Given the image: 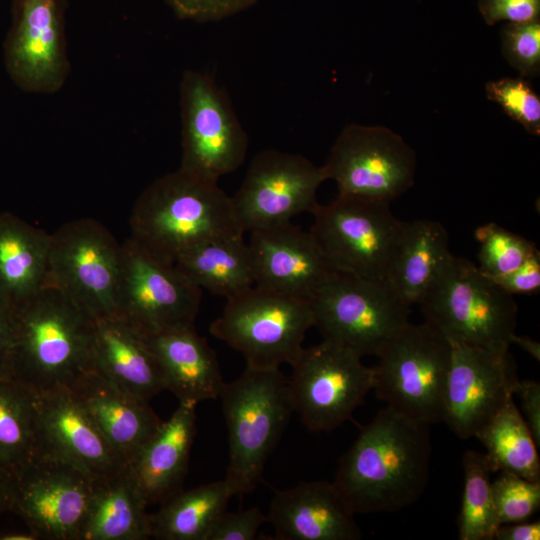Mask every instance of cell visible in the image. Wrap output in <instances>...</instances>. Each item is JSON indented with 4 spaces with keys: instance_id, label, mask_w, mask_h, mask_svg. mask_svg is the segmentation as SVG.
<instances>
[{
    "instance_id": "cell-39",
    "label": "cell",
    "mask_w": 540,
    "mask_h": 540,
    "mask_svg": "<svg viewBox=\"0 0 540 540\" xmlns=\"http://www.w3.org/2000/svg\"><path fill=\"white\" fill-rule=\"evenodd\" d=\"M257 0H166L182 19L207 22L223 19L247 9Z\"/></svg>"
},
{
    "instance_id": "cell-18",
    "label": "cell",
    "mask_w": 540,
    "mask_h": 540,
    "mask_svg": "<svg viewBox=\"0 0 540 540\" xmlns=\"http://www.w3.org/2000/svg\"><path fill=\"white\" fill-rule=\"evenodd\" d=\"M444 422L460 438L475 435L513 398L518 381L513 357L451 342Z\"/></svg>"
},
{
    "instance_id": "cell-3",
    "label": "cell",
    "mask_w": 540,
    "mask_h": 540,
    "mask_svg": "<svg viewBox=\"0 0 540 540\" xmlns=\"http://www.w3.org/2000/svg\"><path fill=\"white\" fill-rule=\"evenodd\" d=\"M10 376L34 393L70 388L93 366L95 319L47 284L13 309Z\"/></svg>"
},
{
    "instance_id": "cell-7",
    "label": "cell",
    "mask_w": 540,
    "mask_h": 540,
    "mask_svg": "<svg viewBox=\"0 0 540 540\" xmlns=\"http://www.w3.org/2000/svg\"><path fill=\"white\" fill-rule=\"evenodd\" d=\"M226 300L209 330L240 352L247 367L277 369L295 360L314 324L309 301L255 285Z\"/></svg>"
},
{
    "instance_id": "cell-41",
    "label": "cell",
    "mask_w": 540,
    "mask_h": 540,
    "mask_svg": "<svg viewBox=\"0 0 540 540\" xmlns=\"http://www.w3.org/2000/svg\"><path fill=\"white\" fill-rule=\"evenodd\" d=\"M491 278L500 288L511 295L533 294L540 289V252L535 251L515 270Z\"/></svg>"
},
{
    "instance_id": "cell-35",
    "label": "cell",
    "mask_w": 540,
    "mask_h": 540,
    "mask_svg": "<svg viewBox=\"0 0 540 540\" xmlns=\"http://www.w3.org/2000/svg\"><path fill=\"white\" fill-rule=\"evenodd\" d=\"M487 98L498 104L527 133L540 135V97L528 79L504 77L485 85Z\"/></svg>"
},
{
    "instance_id": "cell-8",
    "label": "cell",
    "mask_w": 540,
    "mask_h": 540,
    "mask_svg": "<svg viewBox=\"0 0 540 540\" xmlns=\"http://www.w3.org/2000/svg\"><path fill=\"white\" fill-rule=\"evenodd\" d=\"M323 339L360 357L377 356L408 322L411 305L387 280L337 272L310 301Z\"/></svg>"
},
{
    "instance_id": "cell-17",
    "label": "cell",
    "mask_w": 540,
    "mask_h": 540,
    "mask_svg": "<svg viewBox=\"0 0 540 540\" xmlns=\"http://www.w3.org/2000/svg\"><path fill=\"white\" fill-rule=\"evenodd\" d=\"M12 3V24L3 47L8 75L25 92L59 91L70 71L65 35L67 0Z\"/></svg>"
},
{
    "instance_id": "cell-40",
    "label": "cell",
    "mask_w": 540,
    "mask_h": 540,
    "mask_svg": "<svg viewBox=\"0 0 540 540\" xmlns=\"http://www.w3.org/2000/svg\"><path fill=\"white\" fill-rule=\"evenodd\" d=\"M478 8L487 25L531 22L540 16V0H478Z\"/></svg>"
},
{
    "instance_id": "cell-12",
    "label": "cell",
    "mask_w": 540,
    "mask_h": 540,
    "mask_svg": "<svg viewBox=\"0 0 540 540\" xmlns=\"http://www.w3.org/2000/svg\"><path fill=\"white\" fill-rule=\"evenodd\" d=\"M353 351L323 340L302 348L289 386L303 424L313 432L331 431L348 420L373 389V368Z\"/></svg>"
},
{
    "instance_id": "cell-19",
    "label": "cell",
    "mask_w": 540,
    "mask_h": 540,
    "mask_svg": "<svg viewBox=\"0 0 540 540\" xmlns=\"http://www.w3.org/2000/svg\"><path fill=\"white\" fill-rule=\"evenodd\" d=\"M250 233L255 286L310 302L338 272L311 232L290 221Z\"/></svg>"
},
{
    "instance_id": "cell-26",
    "label": "cell",
    "mask_w": 540,
    "mask_h": 540,
    "mask_svg": "<svg viewBox=\"0 0 540 540\" xmlns=\"http://www.w3.org/2000/svg\"><path fill=\"white\" fill-rule=\"evenodd\" d=\"M50 234L0 213V299L12 310L48 284Z\"/></svg>"
},
{
    "instance_id": "cell-42",
    "label": "cell",
    "mask_w": 540,
    "mask_h": 540,
    "mask_svg": "<svg viewBox=\"0 0 540 540\" xmlns=\"http://www.w3.org/2000/svg\"><path fill=\"white\" fill-rule=\"evenodd\" d=\"M513 394L521 400L524 420L538 447L540 443V384L533 380H518Z\"/></svg>"
},
{
    "instance_id": "cell-46",
    "label": "cell",
    "mask_w": 540,
    "mask_h": 540,
    "mask_svg": "<svg viewBox=\"0 0 540 540\" xmlns=\"http://www.w3.org/2000/svg\"><path fill=\"white\" fill-rule=\"evenodd\" d=\"M7 485L0 482V504L10 496H15V493L9 494Z\"/></svg>"
},
{
    "instance_id": "cell-13",
    "label": "cell",
    "mask_w": 540,
    "mask_h": 540,
    "mask_svg": "<svg viewBox=\"0 0 540 540\" xmlns=\"http://www.w3.org/2000/svg\"><path fill=\"white\" fill-rule=\"evenodd\" d=\"M323 168L338 194L390 204L413 186L416 154L385 126L353 123L340 132Z\"/></svg>"
},
{
    "instance_id": "cell-37",
    "label": "cell",
    "mask_w": 540,
    "mask_h": 540,
    "mask_svg": "<svg viewBox=\"0 0 540 540\" xmlns=\"http://www.w3.org/2000/svg\"><path fill=\"white\" fill-rule=\"evenodd\" d=\"M502 53L506 61L529 79L540 74V19L507 23L501 29Z\"/></svg>"
},
{
    "instance_id": "cell-1",
    "label": "cell",
    "mask_w": 540,
    "mask_h": 540,
    "mask_svg": "<svg viewBox=\"0 0 540 540\" xmlns=\"http://www.w3.org/2000/svg\"><path fill=\"white\" fill-rule=\"evenodd\" d=\"M431 452L429 425L386 406L341 457L333 482L355 514L395 512L423 494Z\"/></svg>"
},
{
    "instance_id": "cell-30",
    "label": "cell",
    "mask_w": 540,
    "mask_h": 540,
    "mask_svg": "<svg viewBox=\"0 0 540 540\" xmlns=\"http://www.w3.org/2000/svg\"><path fill=\"white\" fill-rule=\"evenodd\" d=\"M233 497L225 480L181 490L150 514V537L160 540H206Z\"/></svg>"
},
{
    "instance_id": "cell-11",
    "label": "cell",
    "mask_w": 540,
    "mask_h": 540,
    "mask_svg": "<svg viewBox=\"0 0 540 540\" xmlns=\"http://www.w3.org/2000/svg\"><path fill=\"white\" fill-rule=\"evenodd\" d=\"M179 169L217 183L245 160L248 138L225 93L209 75L186 70L180 83Z\"/></svg>"
},
{
    "instance_id": "cell-27",
    "label": "cell",
    "mask_w": 540,
    "mask_h": 540,
    "mask_svg": "<svg viewBox=\"0 0 540 540\" xmlns=\"http://www.w3.org/2000/svg\"><path fill=\"white\" fill-rule=\"evenodd\" d=\"M452 255L439 221H405L387 281L409 305L418 304Z\"/></svg>"
},
{
    "instance_id": "cell-20",
    "label": "cell",
    "mask_w": 540,
    "mask_h": 540,
    "mask_svg": "<svg viewBox=\"0 0 540 540\" xmlns=\"http://www.w3.org/2000/svg\"><path fill=\"white\" fill-rule=\"evenodd\" d=\"M36 406L40 449L94 478L127 468L69 388L36 394Z\"/></svg>"
},
{
    "instance_id": "cell-43",
    "label": "cell",
    "mask_w": 540,
    "mask_h": 540,
    "mask_svg": "<svg viewBox=\"0 0 540 540\" xmlns=\"http://www.w3.org/2000/svg\"><path fill=\"white\" fill-rule=\"evenodd\" d=\"M13 332V310L0 299V377L10 374Z\"/></svg>"
},
{
    "instance_id": "cell-29",
    "label": "cell",
    "mask_w": 540,
    "mask_h": 540,
    "mask_svg": "<svg viewBox=\"0 0 540 540\" xmlns=\"http://www.w3.org/2000/svg\"><path fill=\"white\" fill-rule=\"evenodd\" d=\"M174 265L194 285L226 299L255 283L252 254L243 236L204 242L184 253Z\"/></svg>"
},
{
    "instance_id": "cell-9",
    "label": "cell",
    "mask_w": 540,
    "mask_h": 540,
    "mask_svg": "<svg viewBox=\"0 0 540 540\" xmlns=\"http://www.w3.org/2000/svg\"><path fill=\"white\" fill-rule=\"evenodd\" d=\"M312 214L310 232L336 271L387 280L405 222L389 203L338 194Z\"/></svg>"
},
{
    "instance_id": "cell-15",
    "label": "cell",
    "mask_w": 540,
    "mask_h": 540,
    "mask_svg": "<svg viewBox=\"0 0 540 540\" xmlns=\"http://www.w3.org/2000/svg\"><path fill=\"white\" fill-rule=\"evenodd\" d=\"M327 180L319 167L302 155L267 149L253 157L245 178L231 196L236 219L243 230L289 222L319 205L316 193Z\"/></svg>"
},
{
    "instance_id": "cell-25",
    "label": "cell",
    "mask_w": 540,
    "mask_h": 540,
    "mask_svg": "<svg viewBox=\"0 0 540 540\" xmlns=\"http://www.w3.org/2000/svg\"><path fill=\"white\" fill-rule=\"evenodd\" d=\"M93 366L117 387L149 400L165 389L161 367L143 336L116 317L94 322Z\"/></svg>"
},
{
    "instance_id": "cell-4",
    "label": "cell",
    "mask_w": 540,
    "mask_h": 540,
    "mask_svg": "<svg viewBox=\"0 0 540 540\" xmlns=\"http://www.w3.org/2000/svg\"><path fill=\"white\" fill-rule=\"evenodd\" d=\"M226 421L229 462L224 478L232 496L255 489L265 463L294 411L289 378L279 368L247 367L223 384L219 397Z\"/></svg>"
},
{
    "instance_id": "cell-21",
    "label": "cell",
    "mask_w": 540,
    "mask_h": 540,
    "mask_svg": "<svg viewBox=\"0 0 540 540\" xmlns=\"http://www.w3.org/2000/svg\"><path fill=\"white\" fill-rule=\"evenodd\" d=\"M354 515L335 483L322 480L276 491L268 520L276 540H358Z\"/></svg>"
},
{
    "instance_id": "cell-22",
    "label": "cell",
    "mask_w": 540,
    "mask_h": 540,
    "mask_svg": "<svg viewBox=\"0 0 540 540\" xmlns=\"http://www.w3.org/2000/svg\"><path fill=\"white\" fill-rule=\"evenodd\" d=\"M69 389L127 466L163 422L149 400L120 389L94 366Z\"/></svg>"
},
{
    "instance_id": "cell-10",
    "label": "cell",
    "mask_w": 540,
    "mask_h": 540,
    "mask_svg": "<svg viewBox=\"0 0 540 540\" xmlns=\"http://www.w3.org/2000/svg\"><path fill=\"white\" fill-rule=\"evenodd\" d=\"M50 236L48 284L94 319L115 317L121 244L91 218L69 221Z\"/></svg>"
},
{
    "instance_id": "cell-2",
    "label": "cell",
    "mask_w": 540,
    "mask_h": 540,
    "mask_svg": "<svg viewBox=\"0 0 540 540\" xmlns=\"http://www.w3.org/2000/svg\"><path fill=\"white\" fill-rule=\"evenodd\" d=\"M129 224L133 242L171 265L204 242L244 234L231 197L217 183L180 169L156 179L141 193Z\"/></svg>"
},
{
    "instance_id": "cell-24",
    "label": "cell",
    "mask_w": 540,
    "mask_h": 540,
    "mask_svg": "<svg viewBox=\"0 0 540 540\" xmlns=\"http://www.w3.org/2000/svg\"><path fill=\"white\" fill-rule=\"evenodd\" d=\"M180 403L218 399L224 384L215 351L187 325L143 335Z\"/></svg>"
},
{
    "instance_id": "cell-5",
    "label": "cell",
    "mask_w": 540,
    "mask_h": 540,
    "mask_svg": "<svg viewBox=\"0 0 540 540\" xmlns=\"http://www.w3.org/2000/svg\"><path fill=\"white\" fill-rule=\"evenodd\" d=\"M418 304L425 322L450 342L509 350L518 312L513 295L468 259L452 255Z\"/></svg>"
},
{
    "instance_id": "cell-36",
    "label": "cell",
    "mask_w": 540,
    "mask_h": 540,
    "mask_svg": "<svg viewBox=\"0 0 540 540\" xmlns=\"http://www.w3.org/2000/svg\"><path fill=\"white\" fill-rule=\"evenodd\" d=\"M491 487L499 525L526 521L540 506V481L500 472Z\"/></svg>"
},
{
    "instance_id": "cell-6",
    "label": "cell",
    "mask_w": 540,
    "mask_h": 540,
    "mask_svg": "<svg viewBox=\"0 0 540 540\" xmlns=\"http://www.w3.org/2000/svg\"><path fill=\"white\" fill-rule=\"evenodd\" d=\"M451 353V342L434 327L408 322L377 355L372 390L405 416L444 422Z\"/></svg>"
},
{
    "instance_id": "cell-16",
    "label": "cell",
    "mask_w": 540,
    "mask_h": 540,
    "mask_svg": "<svg viewBox=\"0 0 540 540\" xmlns=\"http://www.w3.org/2000/svg\"><path fill=\"white\" fill-rule=\"evenodd\" d=\"M17 504L38 539L81 540L95 478L40 449L19 467Z\"/></svg>"
},
{
    "instance_id": "cell-34",
    "label": "cell",
    "mask_w": 540,
    "mask_h": 540,
    "mask_svg": "<svg viewBox=\"0 0 540 540\" xmlns=\"http://www.w3.org/2000/svg\"><path fill=\"white\" fill-rule=\"evenodd\" d=\"M474 237L479 244L478 268L488 277L515 270L538 250L530 240L495 222L479 226Z\"/></svg>"
},
{
    "instance_id": "cell-44",
    "label": "cell",
    "mask_w": 540,
    "mask_h": 540,
    "mask_svg": "<svg viewBox=\"0 0 540 540\" xmlns=\"http://www.w3.org/2000/svg\"><path fill=\"white\" fill-rule=\"evenodd\" d=\"M494 539L497 540H539L540 522H517L501 524L496 529Z\"/></svg>"
},
{
    "instance_id": "cell-32",
    "label": "cell",
    "mask_w": 540,
    "mask_h": 540,
    "mask_svg": "<svg viewBox=\"0 0 540 540\" xmlns=\"http://www.w3.org/2000/svg\"><path fill=\"white\" fill-rule=\"evenodd\" d=\"M0 387V459L18 468L39 450L36 394L16 380Z\"/></svg>"
},
{
    "instance_id": "cell-33",
    "label": "cell",
    "mask_w": 540,
    "mask_h": 540,
    "mask_svg": "<svg viewBox=\"0 0 540 540\" xmlns=\"http://www.w3.org/2000/svg\"><path fill=\"white\" fill-rule=\"evenodd\" d=\"M464 487L458 517L460 540H492L499 526L492 495L493 473L485 453L466 451L463 460Z\"/></svg>"
},
{
    "instance_id": "cell-45",
    "label": "cell",
    "mask_w": 540,
    "mask_h": 540,
    "mask_svg": "<svg viewBox=\"0 0 540 540\" xmlns=\"http://www.w3.org/2000/svg\"><path fill=\"white\" fill-rule=\"evenodd\" d=\"M511 344H516L537 361L540 360V344L528 336H519L516 333L511 337Z\"/></svg>"
},
{
    "instance_id": "cell-14",
    "label": "cell",
    "mask_w": 540,
    "mask_h": 540,
    "mask_svg": "<svg viewBox=\"0 0 540 540\" xmlns=\"http://www.w3.org/2000/svg\"><path fill=\"white\" fill-rule=\"evenodd\" d=\"M201 293L175 265L154 258L130 238L121 244L115 317L140 334L193 325Z\"/></svg>"
},
{
    "instance_id": "cell-23",
    "label": "cell",
    "mask_w": 540,
    "mask_h": 540,
    "mask_svg": "<svg viewBox=\"0 0 540 540\" xmlns=\"http://www.w3.org/2000/svg\"><path fill=\"white\" fill-rule=\"evenodd\" d=\"M196 404L180 403L127 466L146 504H162L182 490L196 435Z\"/></svg>"
},
{
    "instance_id": "cell-31",
    "label": "cell",
    "mask_w": 540,
    "mask_h": 540,
    "mask_svg": "<svg viewBox=\"0 0 540 540\" xmlns=\"http://www.w3.org/2000/svg\"><path fill=\"white\" fill-rule=\"evenodd\" d=\"M475 437L485 446L493 473L510 472L540 481L538 445L513 398Z\"/></svg>"
},
{
    "instance_id": "cell-28",
    "label": "cell",
    "mask_w": 540,
    "mask_h": 540,
    "mask_svg": "<svg viewBox=\"0 0 540 540\" xmlns=\"http://www.w3.org/2000/svg\"><path fill=\"white\" fill-rule=\"evenodd\" d=\"M127 468L95 478L81 540H143L150 537V514Z\"/></svg>"
},
{
    "instance_id": "cell-38",
    "label": "cell",
    "mask_w": 540,
    "mask_h": 540,
    "mask_svg": "<svg viewBox=\"0 0 540 540\" xmlns=\"http://www.w3.org/2000/svg\"><path fill=\"white\" fill-rule=\"evenodd\" d=\"M267 517L257 507L221 513L211 526L206 540H254Z\"/></svg>"
}]
</instances>
